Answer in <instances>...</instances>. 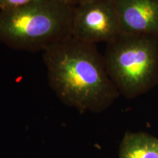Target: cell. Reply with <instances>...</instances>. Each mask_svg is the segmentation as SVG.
<instances>
[{
  "instance_id": "5b68a950",
  "label": "cell",
  "mask_w": 158,
  "mask_h": 158,
  "mask_svg": "<svg viewBox=\"0 0 158 158\" xmlns=\"http://www.w3.org/2000/svg\"><path fill=\"white\" fill-rule=\"evenodd\" d=\"M121 34L158 37V0H110Z\"/></svg>"
},
{
  "instance_id": "7a4b0ae2",
  "label": "cell",
  "mask_w": 158,
  "mask_h": 158,
  "mask_svg": "<svg viewBox=\"0 0 158 158\" xmlns=\"http://www.w3.org/2000/svg\"><path fill=\"white\" fill-rule=\"evenodd\" d=\"M59 0H33L0 12V41L26 51H44L71 36L74 9Z\"/></svg>"
},
{
  "instance_id": "3957f363",
  "label": "cell",
  "mask_w": 158,
  "mask_h": 158,
  "mask_svg": "<svg viewBox=\"0 0 158 158\" xmlns=\"http://www.w3.org/2000/svg\"><path fill=\"white\" fill-rule=\"evenodd\" d=\"M106 70L119 94L134 98L158 83V37L120 34L107 43Z\"/></svg>"
},
{
  "instance_id": "52a82bcc",
  "label": "cell",
  "mask_w": 158,
  "mask_h": 158,
  "mask_svg": "<svg viewBox=\"0 0 158 158\" xmlns=\"http://www.w3.org/2000/svg\"><path fill=\"white\" fill-rule=\"evenodd\" d=\"M33 0H0V9L7 10L27 5Z\"/></svg>"
},
{
  "instance_id": "8992f818",
  "label": "cell",
  "mask_w": 158,
  "mask_h": 158,
  "mask_svg": "<svg viewBox=\"0 0 158 158\" xmlns=\"http://www.w3.org/2000/svg\"><path fill=\"white\" fill-rule=\"evenodd\" d=\"M119 158H158V138L143 132H127L120 144Z\"/></svg>"
},
{
  "instance_id": "ba28073f",
  "label": "cell",
  "mask_w": 158,
  "mask_h": 158,
  "mask_svg": "<svg viewBox=\"0 0 158 158\" xmlns=\"http://www.w3.org/2000/svg\"><path fill=\"white\" fill-rule=\"evenodd\" d=\"M59 1L67 3L72 6H77L79 4H81L84 1H85V0H59Z\"/></svg>"
},
{
  "instance_id": "6da1fadb",
  "label": "cell",
  "mask_w": 158,
  "mask_h": 158,
  "mask_svg": "<svg viewBox=\"0 0 158 158\" xmlns=\"http://www.w3.org/2000/svg\"><path fill=\"white\" fill-rule=\"evenodd\" d=\"M50 86L80 112H100L119 95L94 44L70 36L43 51Z\"/></svg>"
},
{
  "instance_id": "277c9868",
  "label": "cell",
  "mask_w": 158,
  "mask_h": 158,
  "mask_svg": "<svg viewBox=\"0 0 158 158\" xmlns=\"http://www.w3.org/2000/svg\"><path fill=\"white\" fill-rule=\"evenodd\" d=\"M121 34L110 0H85L75 7L71 36L94 44L110 42Z\"/></svg>"
}]
</instances>
